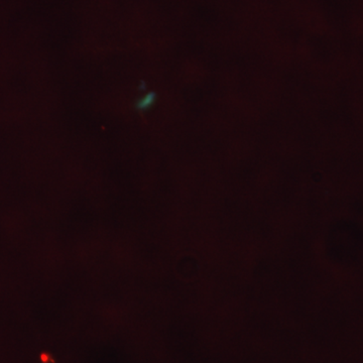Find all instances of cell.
I'll list each match as a JSON object with an SVG mask.
<instances>
[{
	"label": "cell",
	"instance_id": "6da1fadb",
	"mask_svg": "<svg viewBox=\"0 0 363 363\" xmlns=\"http://www.w3.org/2000/svg\"><path fill=\"white\" fill-rule=\"evenodd\" d=\"M152 100H154V96H152V95L145 96L143 98V101L140 102V107H142V108H147V106H150V105L152 104Z\"/></svg>",
	"mask_w": 363,
	"mask_h": 363
}]
</instances>
